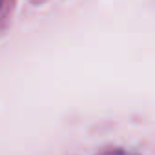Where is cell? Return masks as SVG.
I'll use <instances>...</instances> for the list:
<instances>
[{"label":"cell","instance_id":"6da1fadb","mask_svg":"<svg viewBox=\"0 0 155 155\" xmlns=\"http://www.w3.org/2000/svg\"><path fill=\"white\" fill-rule=\"evenodd\" d=\"M108 155H126V153H122V151H111V153H108Z\"/></svg>","mask_w":155,"mask_h":155}]
</instances>
